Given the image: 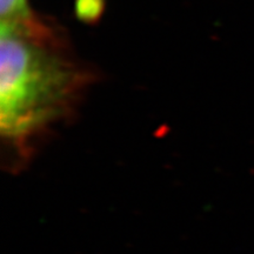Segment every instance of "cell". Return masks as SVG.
I'll use <instances>...</instances> for the list:
<instances>
[{
    "instance_id": "cell-1",
    "label": "cell",
    "mask_w": 254,
    "mask_h": 254,
    "mask_svg": "<svg viewBox=\"0 0 254 254\" xmlns=\"http://www.w3.org/2000/svg\"><path fill=\"white\" fill-rule=\"evenodd\" d=\"M93 75L45 19L0 25V134L11 172L26 167L39 142L75 112Z\"/></svg>"
},
{
    "instance_id": "cell-2",
    "label": "cell",
    "mask_w": 254,
    "mask_h": 254,
    "mask_svg": "<svg viewBox=\"0 0 254 254\" xmlns=\"http://www.w3.org/2000/svg\"><path fill=\"white\" fill-rule=\"evenodd\" d=\"M28 0H0V19L1 25L24 23L33 17Z\"/></svg>"
},
{
    "instance_id": "cell-3",
    "label": "cell",
    "mask_w": 254,
    "mask_h": 254,
    "mask_svg": "<svg viewBox=\"0 0 254 254\" xmlns=\"http://www.w3.org/2000/svg\"><path fill=\"white\" fill-rule=\"evenodd\" d=\"M75 9L79 19L93 23L103 14L104 0H75Z\"/></svg>"
}]
</instances>
